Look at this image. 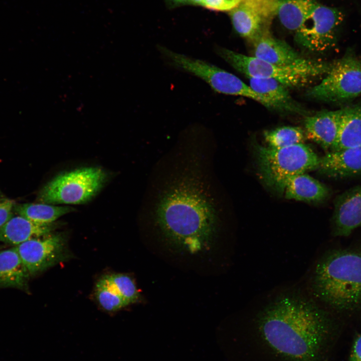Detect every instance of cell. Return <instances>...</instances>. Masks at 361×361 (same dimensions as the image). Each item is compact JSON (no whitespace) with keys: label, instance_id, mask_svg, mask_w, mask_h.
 <instances>
[{"label":"cell","instance_id":"cell-13","mask_svg":"<svg viewBox=\"0 0 361 361\" xmlns=\"http://www.w3.org/2000/svg\"><path fill=\"white\" fill-rule=\"evenodd\" d=\"M252 43L254 57L276 65L297 66L311 59L301 55L285 41L273 37L270 32Z\"/></svg>","mask_w":361,"mask_h":361},{"label":"cell","instance_id":"cell-22","mask_svg":"<svg viewBox=\"0 0 361 361\" xmlns=\"http://www.w3.org/2000/svg\"><path fill=\"white\" fill-rule=\"evenodd\" d=\"M67 206H56L46 203L15 204L14 210L19 216L41 225H49L58 218L73 211Z\"/></svg>","mask_w":361,"mask_h":361},{"label":"cell","instance_id":"cell-1","mask_svg":"<svg viewBox=\"0 0 361 361\" xmlns=\"http://www.w3.org/2000/svg\"><path fill=\"white\" fill-rule=\"evenodd\" d=\"M256 325L265 343L288 361H324L337 329L329 312L293 294L266 304L257 315Z\"/></svg>","mask_w":361,"mask_h":361},{"label":"cell","instance_id":"cell-30","mask_svg":"<svg viewBox=\"0 0 361 361\" xmlns=\"http://www.w3.org/2000/svg\"><path fill=\"white\" fill-rule=\"evenodd\" d=\"M203 0H189L190 4L196 5H202Z\"/></svg>","mask_w":361,"mask_h":361},{"label":"cell","instance_id":"cell-3","mask_svg":"<svg viewBox=\"0 0 361 361\" xmlns=\"http://www.w3.org/2000/svg\"><path fill=\"white\" fill-rule=\"evenodd\" d=\"M311 286L316 297L334 310H360L361 247L325 253L315 267Z\"/></svg>","mask_w":361,"mask_h":361},{"label":"cell","instance_id":"cell-28","mask_svg":"<svg viewBox=\"0 0 361 361\" xmlns=\"http://www.w3.org/2000/svg\"><path fill=\"white\" fill-rule=\"evenodd\" d=\"M348 361H361V333L353 338Z\"/></svg>","mask_w":361,"mask_h":361},{"label":"cell","instance_id":"cell-5","mask_svg":"<svg viewBox=\"0 0 361 361\" xmlns=\"http://www.w3.org/2000/svg\"><path fill=\"white\" fill-rule=\"evenodd\" d=\"M215 52L234 69L248 78L272 79L288 88L304 86L313 79L326 75L332 64L311 59L301 65L283 66L223 47H215Z\"/></svg>","mask_w":361,"mask_h":361},{"label":"cell","instance_id":"cell-27","mask_svg":"<svg viewBox=\"0 0 361 361\" xmlns=\"http://www.w3.org/2000/svg\"><path fill=\"white\" fill-rule=\"evenodd\" d=\"M14 200L6 199L0 203V227L13 217L14 206Z\"/></svg>","mask_w":361,"mask_h":361},{"label":"cell","instance_id":"cell-18","mask_svg":"<svg viewBox=\"0 0 361 361\" xmlns=\"http://www.w3.org/2000/svg\"><path fill=\"white\" fill-rule=\"evenodd\" d=\"M283 194L287 199L318 202L325 200L329 191L324 184L303 173L294 175L287 180Z\"/></svg>","mask_w":361,"mask_h":361},{"label":"cell","instance_id":"cell-16","mask_svg":"<svg viewBox=\"0 0 361 361\" xmlns=\"http://www.w3.org/2000/svg\"><path fill=\"white\" fill-rule=\"evenodd\" d=\"M341 114L340 109L307 116L304 121L305 135L324 150L330 149L337 136Z\"/></svg>","mask_w":361,"mask_h":361},{"label":"cell","instance_id":"cell-25","mask_svg":"<svg viewBox=\"0 0 361 361\" xmlns=\"http://www.w3.org/2000/svg\"><path fill=\"white\" fill-rule=\"evenodd\" d=\"M109 284L128 303H133L139 299V293L131 277L123 274L105 276Z\"/></svg>","mask_w":361,"mask_h":361},{"label":"cell","instance_id":"cell-17","mask_svg":"<svg viewBox=\"0 0 361 361\" xmlns=\"http://www.w3.org/2000/svg\"><path fill=\"white\" fill-rule=\"evenodd\" d=\"M54 229L53 224L41 225L19 215L13 216L0 227V242L17 246L31 239L47 235Z\"/></svg>","mask_w":361,"mask_h":361},{"label":"cell","instance_id":"cell-24","mask_svg":"<svg viewBox=\"0 0 361 361\" xmlns=\"http://www.w3.org/2000/svg\"><path fill=\"white\" fill-rule=\"evenodd\" d=\"M96 294L99 304L106 310L116 311L129 305L109 284L104 276L96 284Z\"/></svg>","mask_w":361,"mask_h":361},{"label":"cell","instance_id":"cell-11","mask_svg":"<svg viewBox=\"0 0 361 361\" xmlns=\"http://www.w3.org/2000/svg\"><path fill=\"white\" fill-rule=\"evenodd\" d=\"M15 246L30 276L52 267L64 257V240L60 234L32 238Z\"/></svg>","mask_w":361,"mask_h":361},{"label":"cell","instance_id":"cell-12","mask_svg":"<svg viewBox=\"0 0 361 361\" xmlns=\"http://www.w3.org/2000/svg\"><path fill=\"white\" fill-rule=\"evenodd\" d=\"M333 234L346 237L361 226V185L350 188L334 200Z\"/></svg>","mask_w":361,"mask_h":361},{"label":"cell","instance_id":"cell-26","mask_svg":"<svg viewBox=\"0 0 361 361\" xmlns=\"http://www.w3.org/2000/svg\"><path fill=\"white\" fill-rule=\"evenodd\" d=\"M242 0H203L205 8L216 11H230L237 7Z\"/></svg>","mask_w":361,"mask_h":361},{"label":"cell","instance_id":"cell-31","mask_svg":"<svg viewBox=\"0 0 361 361\" xmlns=\"http://www.w3.org/2000/svg\"><path fill=\"white\" fill-rule=\"evenodd\" d=\"M6 199V198H5L2 192L0 191V203Z\"/></svg>","mask_w":361,"mask_h":361},{"label":"cell","instance_id":"cell-21","mask_svg":"<svg viewBox=\"0 0 361 361\" xmlns=\"http://www.w3.org/2000/svg\"><path fill=\"white\" fill-rule=\"evenodd\" d=\"M276 15L286 29L296 32L317 3L315 0H275Z\"/></svg>","mask_w":361,"mask_h":361},{"label":"cell","instance_id":"cell-9","mask_svg":"<svg viewBox=\"0 0 361 361\" xmlns=\"http://www.w3.org/2000/svg\"><path fill=\"white\" fill-rule=\"evenodd\" d=\"M343 20L341 10L317 3L295 32V41L309 52H324L336 44Z\"/></svg>","mask_w":361,"mask_h":361},{"label":"cell","instance_id":"cell-4","mask_svg":"<svg viewBox=\"0 0 361 361\" xmlns=\"http://www.w3.org/2000/svg\"><path fill=\"white\" fill-rule=\"evenodd\" d=\"M254 149L261 179L281 195L289 178L317 169L319 164L320 157L303 143L279 148L257 144Z\"/></svg>","mask_w":361,"mask_h":361},{"label":"cell","instance_id":"cell-29","mask_svg":"<svg viewBox=\"0 0 361 361\" xmlns=\"http://www.w3.org/2000/svg\"><path fill=\"white\" fill-rule=\"evenodd\" d=\"M174 5H184L189 3V0H169Z\"/></svg>","mask_w":361,"mask_h":361},{"label":"cell","instance_id":"cell-8","mask_svg":"<svg viewBox=\"0 0 361 361\" xmlns=\"http://www.w3.org/2000/svg\"><path fill=\"white\" fill-rule=\"evenodd\" d=\"M361 94V61L352 53L333 62L325 77L309 89L306 96L311 99L342 102Z\"/></svg>","mask_w":361,"mask_h":361},{"label":"cell","instance_id":"cell-20","mask_svg":"<svg viewBox=\"0 0 361 361\" xmlns=\"http://www.w3.org/2000/svg\"><path fill=\"white\" fill-rule=\"evenodd\" d=\"M30 277L15 246L0 252V287L25 289Z\"/></svg>","mask_w":361,"mask_h":361},{"label":"cell","instance_id":"cell-10","mask_svg":"<svg viewBox=\"0 0 361 361\" xmlns=\"http://www.w3.org/2000/svg\"><path fill=\"white\" fill-rule=\"evenodd\" d=\"M230 12L235 31L253 43L269 32L276 3L275 0H242Z\"/></svg>","mask_w":361,"mask_h":361},{"label":"cell","instance_id":"cell-15","mask_svg":"<svg viewBox=\"0 0 361 361\" xmlns=\"http://www.w3.org/2000/svg\"><path fill=\"white\" fill-rule=\"evenodd\" d=\"M319 172L334 178L361 173V144L338 151H330L320 158Z\"/></svg>","mask_w":361,"mask_h":361},{"label":"cell","instance_id":"cell-19","mask_svg":"<svg viewBox=\"0 0 361 361\" xmlns=\"http://www.w3.org/2000/svg\"><path fill=\"white\" fill-rule=\"evenodd\" d=\"M361 144V103L342 108L337 136L330 151Z\"/></svg>","mask_w":361,"mask_h":361},{"label":"cell","instance_id":"cell-7","mask_svg":"<svg viewBox=\"0 0 361 361\" xmlns=\"http://www.w3.org/2000/svg\"><path fill=\"white\" fill-rule=\"evenodd\" d=\"M107 178L100 167H87L61 173L40 191L38 201L53 204H80L91 200Z\"/></svg>","mask_w":361,"mask_h":361},{"label":"cell","instance_id":"cell-6","mask_svg":"<svg viewBox=\"0 0 361 361\" xmlns=\"http://www.w3.org/2000/svg\"><path fill=\"white\" fill-rule=\"evenodd\" d=\"M157 50L169 67L200 78L216 92L246 97L271 109L269 102L263 96L234 74L209 62L174 52L164 46H158Z\"/></svg>","mask_w":361,"mask_h":361},{"label":"cell","instance_id":"cell-2","mask_svg":"<svg viewBox=\"0 0 361 361\" xmlns=\"http://www.w3.org/2000/svg\"><path fill=\"white\" fill-rule=\"evenodd\" d=\"M201 189L190 179L179 181L163 195L157 210L164 235L192 253L208 248L216 232L214 208Z\"/></svg>","mask_w":361,"mask_h":361},{"label":"cell","instance_id":"cell-14","mask_svg":"<svg viewBox=\"0 0 361 361\" xmlns=\"http://www.w3.org/2000/svg\"><path fill=\"white\" fill-rule=\"evenodd\" d=\"M249 86L269 102L271 110L292 114L306 115L307 111L292 97L288 88L269 78L249 77Z\"/></svg>","mask_w":361,"mask_h":361},{"label":"cell","instance_id":"cell-23","mask_svg":"<svg viewBox=\"0 0 361 361\" xmlns=\"http://www.w3.org/2000/svg\"><path fill=\"white\" fill-rule=\"evenodd\" d=\"M305 136L304 130L297 126H283L265 131L264 133L269 147L273 148L303 143Z\"/></svg>","mask_w":361,"mask_h":361}]
</instances>
